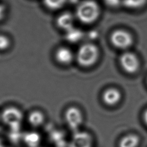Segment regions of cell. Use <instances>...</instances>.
Returning a JSON list of instances; mask_svg holds the SVG:
<instances>
[{
	"label": "cell",
	"instance_id": "6da1fadb",
	"mask_svg": "<svg viewBox=\"0 0 147 147\" xmlns=\"http://www.w3.org/2000/svg\"><path fill=\"white\" fill-rule=\"evenodd\" d=\"M100 14V7L94 0H83L76 9V18L82 23L90 24L94 22Z\"/></svg>",
	"mask_w": 147,
	"mask_h": 147
},
{
	"label": "cell",
	"instance_id": "7a4b0ae2",
	"mask_svg": "<svg viewBox=\"0 0 147 147\" xmlns=\"http://www.w3.org/2000/svg\"><path fill=\"white\" fill-rule=\"evenodd\" d=\"M98 47L92 43H85L78 49L75 59L78 63L83 67H90L96 63L99 57Z\"/></svg>",
	"mask_w": 147,
	"mask_h": 147
},
{
	"label": "cell",
	"instance_id": "3957f363",
	"mask_svg": "<svg viewBox=\"0 0 147 147\" xmlns=\"http://www.w3.org/2000/svg\"><path fill=\"white\" fill-rule=\"evenodd\" d=\"M23 118V113L21 110L14 106L4 109L1 113V119L3 123L13 131L19 130Z\"/></svg>",
	"mask_w": 147,
	"mask_h": 147
},
{
	"label": "cell",
	"instance_id": "277c9868",
	"mask_svg": "<svg viewBox=\"0 0 147 147\" xmlns=\"http://www.w3.org/2000/svg\"><path fill=\"white\" fill-rule=\"evenodd\" d=\"M64 120L68 127L74 131H77L83 122V115L77 107L70 106L64 113Z\"/></svg>",
	"mask_w": 147,
	"mask_h": 147
},
{
	"label": "cell",
	"instance_id": "5b68a950",
	"mask_svg": "<svg viewBox=\"0 0 147 147\" xmlns=\"http://www.w3.org/2000/svg\"><path fill=\"white\" fill-rule=\"evenodd\" d=\"M112 44L118 49H126L133 44V37L127 31L118 29L114 31L110 38Z\"/></svg>",
	"mask_w": 147,
	"mask_h": 147
},
{
	"label": "cell",
	"instance_id": "8992f818",
	"mask_svg": "<svg viewBox=\"0 0 147 147\" xmlns=\"http://www.w3.org/2000/svg\"><path fill=\"white\" fill-rule=\"evenodd\" d=\"M120 64L126 72L133 74L139 68L140 62L137 56L131 52H125L120 57Z\"/></svg>",
	"mask_w": 147,
	"mask_h": 147
},
{
	"label": "cell",
	"instance_id": "52a82bcc",
	"mask_svg": "<svg viewBox=\"0 0 147 147\" xmlns=\"http://www.w3.org/2000/svg\"><path fill=\"white\" fill-rule=\"evenodd\" d=\"M75 56L72 50L68 47H61L58 48L55 54L56 60L61 65L70 64Z\"/></svg>",
	"mask_w": 147,
	"mask_h": 147
},
{
	"label": "cell",
	"instance_id": "ba28073f",
	"mask_svg": "<svg viewBox=\"0 0 147 147\" xmlns=\"http://www.w3.org/2000/svg\"><path fill=\"white\" fill-rule=\"evenodd\" d=\"M75 17L69 12H64L60 14L56 19L57 26L65 32L74 28Z\"/></svg>",
	"mask_w": 147,
	"mask_h": 147
},
{
	"label": "cell",
	"instance_id": "9c48e42d",
	"mask_svg": "<svg viewBox=\"0 0 147 147\" xmlns=\"http://www.w3.org/2000/svg\"><path fill=\"white\" fill-rule=\"evenodd\" d=\"M73 141L75 147L92 146V138L91 136L86 131H75Z\"/></svg>",
	"mask_w": 147,
	"mask_h": 147
},
{
	"label": "cell",
	"instance_id": "30bf717a",
	"mask_svg": "<svg viewBox=\"0 0 147 147\" xmlns=\"http://www.w3.org/2000/svg\"><path fill=\"white\" fill-rule=\"evenodd\" d=\"M121 92L114 88L107 89L105 91L102 95L103 102L109 106H113L117 104L121 100Z\"/></svg>",
	"mask_w": 147,
	"mask_h": 147
},
{
	"label": "cell",
	"instance_id": "8fae6325",
	"mask_svg": "<svg viewBox=\"0 0 147 147\" xmlns=\"http://www.w3.org/2000/svg\"><path fill=\"white\" fill-rule=\"evenodd\" d=\"M45 117L44 114L38 110L30 111L28 116V121L29 125L33 127H39L45 122Z\"/></svg>",
	"mask_w": 147,
	"mask_h": 147
},
{
	"label": "cell",
	"instance_id": "7c38bea8",
	"mask_svg": "<svg viewBox=\"0 0 147 147\" xmlns=\"http://www.w3.org/2000/svg\"><path fill=\"white\" fill-rule=\"evenodd\" d=\"M140 138L137 134L130 133L122 137L119 142V147H138Z\"/></svg>",
	"mask_w": 147,
	"mask_h": 147
},
{
	"label": "cell",
	"instance_id": "4fadbf2b",
	"mask_svg": "<svg viewBox=\"0 0 147 147\" xmlns=\"http://www.w3.org/2000/svg\"><path fill=\"white\" fill-rule=\"evenodd\" d=\"M23 140L28 147H37L41 142V137L38 133L30 131L24 136Z\"/></svg>",
	"mask_w": 147,
	"mask_h": 147
},
{
	"label": "cell",
	"instance_id": "5bb4252c",
	"mask_svg": "<svg viewBox=\"0 0 147 147\" xmlns=\"http://www.w3.org/2000/svg\"><path fill=\"white\" fill-rule=\"evenodd\" d=\"M65 38L71 42H76L80 41L83 36V32L75 27L65 32Z\"/></svg>",
	"mask_w": 147,
	"mask_h": 147
},
{
	"label": "cell",
	"instance_id": "9a60e30c",
	"mask_svg": "<svg viewBox=\"0 0 147 147\" xmlns=\"http://www.w3.org/2000/svg\"><path fill=\"white\" fill-rule=\"evenodd\" d=\"M44 6L51 10H56L62 8L67 0H42Z\"/></svg>",
	"mask_w": 147,
	"mask_h": 147
},
{
	"label": "cell",
	"instance_id": "2e32d148",
	"mask_svg": "<svg viewBox=\"0 0 147 147\" xmlns=\"http://www.w3.org/2000/svg\"><path fill=\"white\" fill-rule=\"evenodd\" d=\"M147 0H122V5L126 8L136 9L144 6Z\"/></svg>",
	"mask_w": 147,
	"mask_h": 147
},
{
	"label": "cell",
	"instance_id": "e0dca14e",
	"mask_svg": "<svg viewBox=\"0 0 147 147\" xmlns=\"http://www.w3.org/2000/svg\"><path fill=\"white\" fill-rule=\"evenodd\" d=\"M10 45L9 38L3 34H0V51H5L7 49Z\"/></svg>",
	"mask_w": 147,
	"mask_h": 147
},
{
	"label": "cell",
	"instance_id": "ac0fdd59",
	"mask_svg": "<svg viewBox=\"0 0 147 147\" xmlns=\"http://www.w3.org/2000/svg\"><path fill=\"white\" fill-rule=\"evenodd\" d=\"M105 3L111 7H117L121 4L122 5V0H103Z\"/></svg>",
	"mask_w": 147,
	"mask_h": 147
},
{
	"label": "cell",
	"instance_id": "d6986e66",
	"mask_svg": "<svg viewBox=\"0 0 147 147\" xmlns=\"http://www.w3.org/2000/svg\"><path fill=\"white\" fill-rule=\"evenodd\" d=\"M5 13V7L3 4L0 3V20H1L4 17Z\"/></svg>",
	"mask_w": 147,
	"mask_h": 147
},
{
	"label": "cell",
	"instance_id": "ffe728a7",
	"mask_svg": "<svg viewBox=\"0 0 147 147\" xmlns=\"http://www.w3.org/2000/svg\"><path fill=\"white\" fill-rule=\"evenodd\" d=\"M143 118H144V121L145 123V124L147 126V110L144 112V116H143Z\"/></svg>",
	"mask_w": 147,
	"mask_h": 147
},
{
	"label": "cell",
	"instance_id": "44dd1931",
	"mask_svg": "<svg viewBox=\"0 0 147 147\" xmlns=\"http://www.w3.org/2000/svg\"><path fill=\"white\" fill-rule=\"evenodd\" d=\"M84 147H92V146H84Z\"/></svg>",
	"mask_w": 147,
	"mask_h": 147
},
{
	"label": "cell",
	"instance_id": "7402d4cb",
	"mask_svg": "<svg viewBox=\"0 0 147 147\" xmlns=\"http://www.w3.org/2000/svg\"><path fill=\"white\" fill-rule=\"evenodd\" d=\"M0 118H1V114H0Z\"/></svg>",
	"mask_w": 147,
	"mask_h": 147
}]
</instances>
